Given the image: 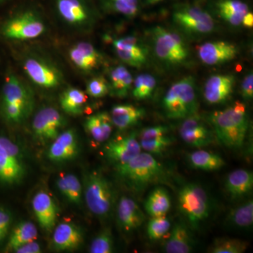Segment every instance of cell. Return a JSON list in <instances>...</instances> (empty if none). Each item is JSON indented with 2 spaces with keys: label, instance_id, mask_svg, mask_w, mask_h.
I'll return each mask as SVG.
<instances>
[{
  "label": "cell",
  "instance_id": "cell-1",
  "mask_svg": "<svg viewBox=\"0 0 253 253\" xmlns=\"http://www.w3.org/2000/svg\"><path fill=\"white\" fill-rule=\"evenodd\" d=\"M116 173L121 181L131 191L143 192L150 186L166 182L168 172L153 155L141 152L125 164L116 166Z\"/></svg>",
  "mask_w": 253,
  "mask_h": 253
},
{
  "label": "cell",
  "instance_id": "cell-2",
  "mask_svg": "<svg viewBox=\"0 0 253 253\" xmlns=\"http://www.w3.org/2000/svg\"><path fill=\"white\" fill-rule=\"evenodd\" d=\"M210 121L215 137L226 147L238 149L244 146L249 124L244 103L236 101L222 111H214Z\"/></svg>",
  "mask_w": 253,
  "mask_h": 253
},
{
  "label": "cell",
  "instance_id": "cell-3",
  "mask_svg": "<svg viewBox=\"0 0 253 253\" xmlns=\"http://www.w3.org/2000/svg\"><path fill=\"white\" fill-rule=\"evenodd\" d=\"M1 99V114L12 124L22 123L33 111L34 99L31 89L14 75L5 80Z\"/></svg>",
  "mask_w": 253,
  "mask_h": 253
},
{
  "label": "cell",
  "instance_id": "cell-4",
  "mask_svg": "<svg viewBox=\"0 0 253 253\" xmlns=\"http://www.w3.org/2000/svg\"><path fill=\"white\" fill-rule=\"evenodd\" d=\"M163 108L171 119H185L197 113L199 103L194 78L186 77L169 87L163 99Z\"/></svg>",
  "mask_w": 253,
  "mask_h": 253
},
{
  "label": "cell",
  "instance_id": "cell-5",
  "mask_svg": "<svg viewBox=\"0 0 253 253\" xmlns=\"http://www.w3.org/2000/svg\"><path fill=\"white\" fill-rule=\"evenodd\" d=\"M172 18L178 27L191 36L209 34L215 28V21L208 6L200 1L174 4Z\"/></svg>",
  "mask_w": 253,
  "mask_h": 253
},
{
  "label": "cell",
  "instance_id": "cell-6",
  "mask_svg": "<svg viewBox=\"0 0 253 253\" xmlns=\"http://www.w3.org/2000/svg\"><path fill=\"white\" fill-rule=\"evenodd\" d=\"M84 194L89 211L99 219H104L111 214L113 206V191L109 181L97 172L84 176Z\"/></svg>",
  "mask_w": 253,
  "mask_h": 253
},
{
  "label": "cell",
  "instance_id": "cell-7",
  "mask_svg": "<svg viewBox=\"0 0 253 253\" xmlns=\"http://www.w3.org/2000/svg\"><path fill=\"white\" fill-rule=\"evenodd\" d=\"M178 207L193 229L209 217L211 203L206 191L196 184L183 186L178 195Z\"/></svg>",
  "mask_w": 253,
  "mask_h": 253
},
{
  "label": "cell",
  "instance_id": "cell-8",
  "mask_svg": "<svg viewBox=\"0 0 253 253\" xmlns=\"http://www.w3.org/2000/svg\"><path fill=\"white\" fill-rule=\"evenodd\" d=\"M26 168L22 151L16 143L0 135V183L13 186L23 181Z\"/></svg>",
  "mask_w": 253,
  "mask_h": 253
},
{
  "label": "cell",
  "instance_id": "cell-9",
  "mask_svg": "<svg viewBox=\"0 0 253 253\" xmlns=\"http://www.w3.org/2000/svg\"><path fill=\"white\" fill-rule=\"evenodd\" d=\"M152 39L155 53L163 62L178 64L188 59L189 50L177 33L156 26L152 31Z\"/></svg>",
  "mask_w": 253,
  "mask_h": 253
},
{
  "label": "cell",
  "instance_id": "cell-10",
  "mask_svg": "<svg viewBox=\"0 0 253 253\" xmlns=\"http://www.w3.org/2000/svg\"><path fill=\"white\" fill-rule=\"evenodd\" d=\"M45 26L39 15L32 11H23L15 15L5 22L1 34L7 39L28 41L41 36Z\"/></svg>",
  "mask_w": 253,
  "mask_h": 253
},
{
  "label": "cell",
  "instance_id": "cell-11",
  "mask_svg": "<svg viewBox=\"0 0 253 253\" xmlns=\"http://www.w3.org/2000/svg\"><path fill=\"white\" fill-rule=\"evenodd\" d=\"M66 123V119L57 109L45 107L40 110L33 118L32 129L38 140L49 142L59 136Z\"/></svg>",
  "mask_w": 253,
  "mask_h": 253
},
{
  "label": "cell",
  "instance_id": "cell-12",
  "mask_svg": "<svg viewBox=\"0 0 253 253\" xmlns=\"http://www.w3.org/2000/svg\"><path fill=\"white\" fill-rule=\"evenodd\" d=\"M23 69L34 84L44 89H54L62 82L59 70L40 58H28L23 63Z\"/></svg>",
  "mask_w": 253,
  "mask_h": 253
},
{
  "label": "cell",
  "instance_id": "cell-13",
  "mask_svg": "<svg viewBox=\"0 0 253 253\" xmlns=\"http://www.w3.org/2000/svg\"><path fill=\"white\" fill-rule=\"evenodd\" d=\"M179 135L182 140L192 147H207L214 141V131L210 129L197 113L184 119L179 126Z\"/></svg>",
  "mask_w": 253,
  "mask_h": 253
},
{
  "label": "cell",
  "instance_id": "cell-14",
  "mask_svg": "<svg viewBox=\"0 0 253 253\" xmlns=\"http://www.w3.org/2000/svg\"><path fill=\"white\" fill-rule=\"evenodd\" d=\"M136 133L120 136L109 141L104 147L106 158L116 166L125 164L141 152Z\"/></svg>",
  "mask_w": 253,
  "mask_h": 253
},
{
  "label": "cell",
  "instance_id": "cell-15",
  "mask_svg": "<svg viewBox=\"0 0 253 253\" xmlns=\"http://www.w3.org/2000/svg\"><path fill=\"white\" fill-rule=\"evenodd\" d=\"M198 54L205 64L217 66L235 59L239 50L235 44L228 42H208L199 46Z\"/></svg>",
  "mask_w": 253,
  "mask_h": 253
},
{
  "label": "cell",
  "instance_id": "cell-16",
  "mask_svg": "<svg viewBox=\"0 0 253 253\" xmlns=\"http://www.w3.org/2000/svg\"><path fill=\"white\" fill-rule=\"evenodd\" d=\"M51 142L47 156L52 162L63 163L71 161L76 158L79 152V142L75 129L63 131Z\"/></svg>",
  "mask_w": 253,
  "mask_h": 253
},
{
  "label": "cell",
  "instance_id": "cell-17",
  "mask_svg": "<svg viewBox=\"0 0 253 253\" xmlns=\"http://www.w3.org/2000/svg\"><path fill=\"white\" fill-rule=\"evenodd\" d=\"M235 78L232 75H214L208 78L204 86V96L208 104H220L230 98Z\"/></svg>",
  "mask_w": 253,
  "mask_h": 253
},
{
  "label": "cell",
  "instance_id": "cell-18",
  "mask_svg": "<svg viewBox=\"0 0 253 253\" xmlns=\"http://www.w3.org/2000/svg\"><path fill=\"white\" fill-rule=\"evenodd\" d=\"M166 126H158L144 128L139 134V144L141 149L151 155L161 156L172 144L168 135Z\"/></svg>",
  "mask_w": 253,
  "mask_h": 253
},
{
  "label": "cell",
  "instance_id": "cell-19",
  "mask_svg": "<svg viewBox=\"0 0 253 253\" xmlns=\"http://www.w3.org/2000/svg\"><path fill=\"white\" fill-rule=\"evenodd\" d=\"M32 207L40 226L47 232L56 226L57 208L54 200L45 191H40L33 197Z\"/></svg>",
  "mask_w": 253,
  "mask_h": 253
},
{
  "label": "cell",
  "instance_id": "cell-20",
  "mask_svg": "<svg viewBox=\"0 0 253 253\" xmlns=\"http://www.w3.org/2000/svg\"><path fill=\"white\" fill-rule=\"evenodd\" d=\"M113 46L118 57L126 64L139 68L146 63L147 51L135 37L127 36L116 40L113 41Z\"/></svg>",
  "mask_w": 253,
  "mask_h": 253
},
{
  "label": "cell",
  "instance_id": "cell-21",
  "mask_svg": "<svg viewBox=\"0 0 253 253\" xmlns=\"http://www.w3.org/2000/svg\"><path fill=\"white\" fill-rule=\"evenodd\" d=\"M56 11L63 21L81 26L89 22L91 11L86 0H56Z\"/></svg>",
  "mask_w": 253,
  "mask_h": 253
},
{
  "label": "cell",
  "instance_id": "cell-22",
  "mask_svg": "<svg viewBox=\"0 0 253 253\" xmlns=\"http://www.w3.org/2000/svg\"><path fill=\"white\" fill-rule=\"evenodd\" d=\"M117 219L120 227L126 233H131L142 225L145 216L142 210L134 200L123 196L118 204Z\"/></svg>",
  "mask_w": 253,
  "mask_h": 253
},
{
  "label": "cell",
  "instance_id": "cell-23",
  "mask_svg": "<svg viewBox=\"0 0 253 253\" xmlns=\"http://www.w3.org/2000/svg\"><path fill=\"white\" fill-rule=\"evenodd\" d=\"M83 241L81 228L69 221H63L55 226L53 232V248L57 251H73Z\"/></svg>",
  "mask_w": 253,
  "mask_h": 253
},
{
  "label": "cell",
  "instance_id": "cell-24",
  "mask_svg": "<svg viewBox=\"0 0 253 253\" xmlns=\"http://www.w3.org/2000/svg\"><path fill=\"white\" fill-rule=\"evenodd\" d=\"M211 6L224 21L234 26H241L244 16L251 11L244 0H213Z\"/></svg>",
  "mask_w": 253,
  "mask_h": 253
},
{
  "label": "cell",
  "instance_id": "cell-25",
  "mask_svg": "<svg viewBox=\"0 0 253 253\" xmlns=\"http://www.w3.org/2000/svg\"><path fill=\"white\" fill-rule=\"evenodd\" d=\"M70 59L82 71H90L97 68L101 56L90 43L81 42L69 51Z\"/></svg>",
  "mask_w": 253,
  "mask_h": 253
},
{
  "label": "cell",
  "instance_id": "cell-26",
  "mask_svg": "<svg viewBox=\"0 0 253 253\" xmlns=\"http://www.w3.org/2000/svg\"><path fill=\"white\" fill-rule=\"evenodd\" d=\"M194 241L189 228L183 222L176 223L164 245L168 253H189L194 249Z\"/></svg>",
  "mask_w": 253,
  "mask_h": 253
},
{
  "label": "cell",
  "instance_id": "cell-27",
  "mask_svg": "<svg viewBox=\"0 0 253 253\" xmlns=\"http://www.w3.org/2000/svg\"><path fill=\"white\" fill-rule=\"evenodd\" d=\"M253 173L247 169H239L228 175L225 189L232 199H241L252 191Z\"/></svg>",
  "mask_w": 253,
  "mask_h": 253
},
{
  "label": "cell",
  "instance_id": "cell-28",
  "mask_svg": "<svg viewBox=\"0 0 253 253\" xmlns=\"http://www.w3.org/2000/svg\"><path fill=\"white\" fill-rule=\"evenodd\" d=\"M113 126L111 116L106 112H101L86 118L84 126L89 135L96 142H105L109 139Z\"/></svg>",
  "mask_w": 253,
  "mask_h": 253
},
{
  "label": "cell",
  "instance_id": "cell-29",
  "mask_svg": "<svg viewBox=\"0 0 253 253\" xmlns=\"http://www.w3.org/2000/svg\"><path fill=\"white\" fill-rule=\"evenodd\" d=\"M144 115V109L130 104H121L113 106L110 116L113 126L123 130L136 125Z\"/></svg>",
  "mask_w": 253,
  "mask_h": 253
},
{
  "label": "cell",
  "instance_id": "cell-30",
  "mask_svg": "<svg viewBox=\"0 0 253 253\" xmlns=\"http://www.w3.org/2000/svg\"><path fill=\"white\" fill-rule=\"evenodd\" d=\"M170 208V196L163 187L153 190L144 203L145 211L152 217L166 216Z\"/></svg>",
  "mask_w": 253,
  "mask_h": 253
},
{
  "label": "cell",
  "instance_id": "cell-31",
  "mask_svg": "<svg viewBox=\"0 0 253 253\" xmlns=\"http://www.w3.org/2000/svg\"><path fill=\"white\" fill-rule=\"evenodd\" d=\"M38 235V229L33 222L21 221L13 229L5 248V252H14L20 246L36 240Z\"/></svg>",
  "mask_w": 253,
  "mask_h": 253
},
{
  "label": "cell",
  "instance_id": "cell-32",
  "mask_svg": "<svg viewBox=\"0 0 253 253\" xmlns=\"http://www.w3.org/2000/svg\"><path fill=\"white\" fill-rule=\"evenodd\" d=\"M86 101L87 96L85 93L77 88H68L60 97L61 109L71 116L83 114Z\"/></svg>",
  "mask_w": 253,
  "mask_h": 253
},
{
  "label": "cell",
  "instance_id": "cell-33",
  "mask_svg": "<svg viewBox=\"0 0 253 253\" xmlns=\"http://www.w3.org/2000/svg\"><path fill=\"white\" fill-rule=\"evenodd\" d=\"M191 166L204 171H215L225 166L224 159L219 155L211 151L200 149L189 155Z\"/></svg>",
  "mask_w": 253,
  "mask_h": 253
},
{
  "label": "cell",
  "instance_id": "cell-34",
  "mask_svg": "<svg viewBox=\"0 0 253 253\" xmlns=\"http://www.w3.org/2000/svg\"><path fill=\"white\" fill-rule=\"evenodd\" d=\"M226 223L237 229H249L253 224V201L249 200L231 210L226 218Z\"/></svg>",
  "mask_w": 253,
  "mask_h": 253
},
{
  "label": "cell",
  "instance_id": "cell-35",
  "mask_svg": "<svg viewBox=\"0 0 253 253\" xmlns=\"http://www.w3.org/2000/svg\"><path fill=\"white\" fill-rule=\"evenodd\" d=\"M56 184L60 192L70 202L78 205L81 204L83 187L77 176L73 174H62Z\"/></svg>",
  "mask_w": 253,
  "mask_h": 253
},
{
  "label": "cell",
  "instance_id": "cell-36",
  "mask_svg": "<svg viewBox=\"0 0 253 253\" xmlns=\"http://www.w3.org/2000/svg\"><path fill=\"white\" fill-rule=\"evenodd\" d=\"M110 81L114 94L118 97H125L130 90L133 78L131 73L125 66H119L111 71Z\"/></svg>",
  "mask_w": 253,
  "mask_h": 253
},
{
  "label": "cell",
  "instance_id": "cell-37",
  "mask_svg": "<svg viewBox=\"0 0 253 253\" xmlns=\"http://www.w3.org/2000/svg\"><path fill=\"white\" fill-rule=\"evenodd\" d=\"M103 7L126 18H134L140 12L141 0H99Z\"/></svg>",
  "mask_w": 253,
  "mask_h": 253
},
{
  "label": "cell",
  "instance_id": "cell-38",
  "mask_svg": "<svg viewBox=\"0 0 253 253\" xmlns=\"http://www.w3.org/2000/svg\"><path fill=\"white\" fill-rule=\"evenodd\" d=\"M249 243L231 238H218L214 240L209 252L212 253H242L249 247Z\"/></svg>",
  "mask_w": 253,
  "mask_h": 253
},
{
  "label": "cell",
  "instance_id": "cell-39",
  "mask_svg": "<svg viewBox=\"0 0 253 253\" xmlns=\"http://www.w3.org/2000/svg\"><path fill=\"white\" fill-rule=\"evenodd\" d=\"M133 81L134 86L132 94L137 100H144L149 98L156 86V78L147 73L139 75Z\"/></svg>",
  "mask_w": 253,
  "mask_h": 253
},
{
  "label": "cell",
  "instance_id": "cell-40",
  "mask_svg": "<svg viewBox=\"0 0 253 253\" xmlns=\"http://www.w3.org/2000/svg\"><path fill=\"white\" fill-rule=\"evenodd\" d=\"M170 228V221L166 216L153 217L148 223V236L152 241H158L168 234Z\"/></svg>",
  "mask_w": 253,
  "mask_h": 253
},
{
  "label": "cell",
  "instance_id": "cell-41",
  "mask_svg": "<svg viewBox=\"0 0 253 253\" xmlns=\"http://www.w3.org/2000/svg\"><path fill=\"white\" fill-rule=\"evenodd\" d=\"M113 239L109 229L101 231L91 241L89 252L91 253H111L113 252Z\"/></svg>",
  "mask_w": 253,
  "mask_h": 253
},
{
  "label": "cell",
  "instance_id": "cell-42",
  "mask_svg": "<svg viewBox=\"0 0 253 253\" xmlns=\"http://www.w3.org/2000/svg\"><path fill=\"white\" fill-rule=\"evenodd\" d=\"M109 91V84L103 77L92 78L86 84V94L93 98L104 97Z\"/></svg>",
  "mask_w": 253,
  "mask_h": 253
},
{
  "label": "cell",
  "instance_id": "cell-43",
  "mask_svg": "<svg viewBox=\"0 0 253 253\" xmlns=\"http://www.w3.org/2000/svg\"><path fill=\"white\" fill-rule=\"evenodd\" d=\"M241 94L245 100L250 101L253 97V74L249 73L241 84Z\"/></svg>",
  "mask_w": 253,
  "mask_h": 253
},
{
  "label": "cell",
  "instance_id": "cell-44",
  "mask_svg": "<svg viewBox=\"0 0 253 253\" xmlns=\"http://www.w3.org/2000/svg\"><path fill=\"white\" fill-rule=\"evenodd\" d=\"M12 221L11 212L7 208L0 206V229L9 230Z\"/></svg>",
  "mask_w": 253,
  "mask_h": 253
},
{
  "label": "cell",
  "instance_id": "cell-45",
  "mask_svg": "<svg viewBox=\"0 0 253 253\" xmlns=\"http://www.w3.org/2000/svg\"><path fill=\"white\" fill-rule=\"evenodd\" d=\"M41 245L38 244L36 240L35 241L28 242L27 244L23 245L17 248L14 253H41Z\"/></svg>",
  "mask_w": 253,
  "mask_h": 253
},
{
  "label": "cell",
  "instance_id": "cell-46",
  "mask_svg": "<svg viewBox=\"0 0 253 253\" xmlns=\"http://www.w3.org/2000/svg\"><path fill=\"white\" fill-rule=\"evenodd\" d=\"M243 26L246 28H253V14L251 11H249L246 16H244L242 22Z\"/></svg>",
  "mask_w": 253,
  "mask_h": 253
},
{
  "label": "cell",
  "instance_id": "cell-47",
  "mask_svg": "<svg viewBox=\"0 0 253 253\" xmlns=\"http://www.w3.org/2000/svg\"><path fill=\"white\" fill-rule=\"evenodd\" d=\"M142 4H146L147 5H151V6H154V5H158L164 2L166 0H141Z\"/></svg>",
  "mask_w": 253,
  "mask_h": 253
},
{
  "label": "cell",
  "instance_id": "cell-48",
  "mask_svg": "<svg viewBox=\"0 0 253 253\" xmlns=\"http://www.w3.org/2000/svg\"><path fill=\"white\" fill-rule=\"evenodd\" d=\"M8 233H9V231L0 229V245L4 242V239H6Z\"/></svg>",
  "mask_w": 253,
  "mask_h": 253
},
{
  "label": "cell",
  "instance_id": "cell-49",
  "mask_svg": "<svg viewBox=\"0 0 253 253\" xmlns=\"http://www.w3.org/2000/svg\"><path fill=\"white\" fill-rule=\"evenodd\" d=\"M5 1H6V0H0V5L2 4L3 2H4Z\"/></svg>",
  "mask_w": 253,
  "mask_h": 253
}]
</instances>
